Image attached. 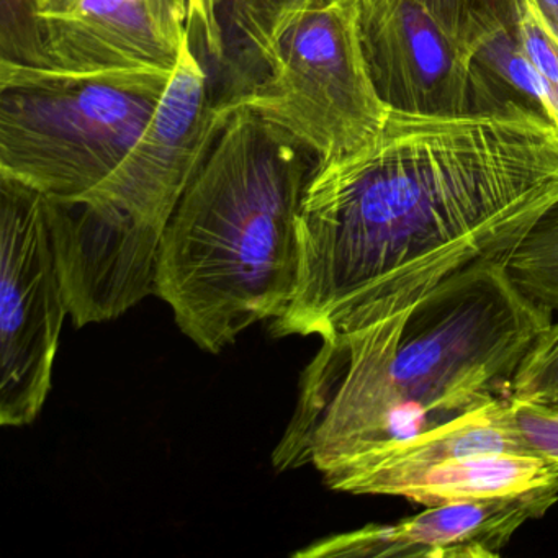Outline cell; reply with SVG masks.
<instances>
[{"instance_id": "cell-6", "label": "cell", "mask_w": 558, "mask_h": 558, "mask_svg": "<svg viewBox=\"0 0 558 558\" xmlns=\"http://www.w3.org/2000/svg\"><path fill=\"white\" fill-rule=\"evenodd\" d=\"M231 113L211 96L207 71L189 38L165 96L129 155L96 191L71 205L136 250L159 257L166 228Z\"/></svg>"}, {"instance_id": "cell-4", "label": "cell", "mask_w": 558, "mask_h": 558, "mask_svg": "<svg viewBox=\"0 0 558 558\" xmlns=\"http://www.w3.org/2000/svg\"><path fill=\"white\" fill-rule=\"evenodd\" d=\"M223 104L272 123L316 161L371 142L390 109L365 60L361 0H280L254 40L243 94Z\"/></svg>"}, {"instance_id": "cell-18", "label": "cell", "mask_w": 558, "mask_h": 558, "mask_svg": "<svg viewBox=\"0 0 558 558\" xmlns=\"http://www.w3.org/2000/svg\"><path fill=\"white\" fill-rule=\"evenodd\" d=\"M192 31H198L208 54L221 63L223 60V35L218 24L217 0H191Z\"/></svg>"}, {"instance_id": "cell-16", "label": "cell", "mask_w": 558, "mask_h": 558, "mask_svg": "<svg viewBox=\"0 0 558 558\" xmlns=\"http://www.w3.org/2000/svg\"><path fill=\"white\" fill-rule=\"evenodd\" d=\"M506 404L527 453L558 465V401L509 395Z\"/></svg>"}, {"instance_id": "cell-17", "label": "cell", "mask_w": 558, "mask_h": 558, "mask_svg": "<svg viewBox=\"0 0 558 558\" xmlns=\"http://www.w3.org/2000/svg\"><path fill=\"white\" fill-rule=\"evenodd\" d=\"M511 395L558 401V319H551L512 380Z\"/></svg>"}, {"instance_id": "cell-3", "label": "cell", "mask_w": 558, "mask_h": 558, "mask_svg": "<svg viewBox=\"0 0 558 558\" xmlns=\"http://www.w3.org/2000/svg\"><path fill=\"white\" fill-rule=\"evenodd\" d=\"M551 323L508 264H482L407 312L372 323L403 400L444 424L511 395L522 361Z\"/></svg>"}, {"instance_id": "cell-2", "label": "cell", "mask_w": 558, "mask_h": 558, "mask_svg": "<svg viewBox=\"0 0 558 558\" xmlns=\"http://www.w3.org/2000/svg\"><path fill=\"white\" fill-rule=\"evenodd\" d=\"M312 153L236 109L179 202L159 251L156 295L202 351L289 310L299 282L296 220Z\"/></svg>"}, {"instance_id": "cell-19", "label": "cell", "mask_w": 558, "mask_h": 558, "mask_svg": "<svg viewBox=\"0 0 558 558\" xmlns=\"http://www.w3.org/2000/svg\"><path fill=\"white\" fill-rule=\"evenodd\" d=\"M548 31L558 40V0H532Z\"/></svg>"}, {"instance_id": "cell-13", "label": "cell", "mask_w": 558, "mask_h": 558, "mask_svg": "<svg viewBox=\"0 0 558 558\" xmlns=\"http://www.w3.org/2000/svg\"><path fill=\"white\" fill-rule=\"evenodd\" d=\"M508 270L525 295L558 313V207L512 254Z\"/></svg>"}, {"instance_id": "cell-11", "label": "cell", "mask_w": 558, "mask_h": 558, "mask_svg": "<svg viewBox=\"0 0 558 558\" xmlns=\"http://www.w3.org/2000/svg\"><path fill=\"white\" fill-rule=\"evenodd\" d=\"M558 488V465L525 453L460 457L427 465L380 470L354 495L398 496L424 506Z\"/></svg>"}, {"instance_id": "cell-12", "label": "cell", "mask_w": 558, "mask_h": 558, "mask_svg": "<svg viewBox=\"0 0 558 558\" xmlns=\"http://www.w3.org/2000/svg\"><path fill=\"white\" fill-rule=\"evenodd\" d=\"M475 57L512 99L537 110L558 129V109L554 96L522 51L514 28L496 32L480 45Z\"/></svg>"}, {"instance_id": "cell-5", "label": "cell", "mask_w": 558, "mask_h": 558, "mask_svg": "<svg viewBox=\"0 0 558 558\" xmlns=\"http://www.w3.org/2000/svg\"><path fill=\"white\" fill-rule=\"evenodd\" d=\"M171 76H71L0 64V178L76 204L129 155Z\"/></svg>"}, {"instance_id": "cell-9", "label": "cell", "mask_w": 558, "mask_h": 558, "mask_svg": "<svg viewBox=\"0 0 558 558\" xmlns=\"http://www.w3.org/2000/svg\"><path fill=\"white\" fill-rule=\"evenodd\" d=\"M53 73H174L192 37L191 0H41Z\"/></svg>"}, {"instance_id": "cell-7", "label": "cell", "mask_w": 558, "mask_h": 558, "mask_svg": "<svg viewBox=\"0 0 558 558\" xmlns=\"http://www.w3.org/2000/svg\"><path fill=\"white\" fill-rule=\"evenodd\" d=\"M70 315L47 197L0 178V424L28 426L53 388Z\"/></svg>"}, {"instance_id": "cell-8", "label": "cell", "mask_w": 558, "mask_h": 558, "mask_svg": "<svg viewBox=\"0 0 558 558\" xmlns=\"http://www.w3.org/2000/svg\"><path fill=\"white\" fill-rule=\"evenodd\" d=\"M361 34L388 109L459 117L518 102L420 0H361Z\"/></svg>"}, {"instance_id": "cell-1", "label": "cell", "mask_w": 558, "mask_h": 558, "mask_svg": "<svg viewBox=\"0 0 558 558\" xmlns=\"http://www.w3.org/2000/svg\"><path fill=\"white\" fill-rule=\"evenodd\" d=\"M557 207L558 129L537 110L390 109L371 142L313 166L295 296L270 332L323 341L407 312L463 270L509 264Z\"/></svg>"}, {"instance_id": "cell-15", "label": "cell", "mask_w": 558, "mask_h": 558, "mask_svg": "<svg viewBox=\"0 0 558 558\" xmlns=\"http://www.w3.org/2000/svg\"><path fill=\"white\" fill-rule=\"evenodd\" d=\"M421 4L470 50H478L496 32L514 28L515 0H420Z\"/></svg>"}, {"instance_id": "cell-14", "label": "cell", "mask_w": 558, "mask_h": 558, "mask_svg": "<svg viewBox=\"0 0 558 558\" xmlns=\"http://www.w3.org/2000/svg\"><path fill=\"white\" fill-rule=\"evenodd\" d=\"M0 64L53 71L41 22V0H0Z\"/></svg>"}, {"instance_id": "cell-10", "label": "cell", "mask_w": 558, "mask_h": 558, "mask_svg": "<svg viewBox=\"0 0 558 558\" xmlns=\"http://www.w3.org/2000/svg\"><path fill=\"white\" fill-rule=\"evenodd\" d=\"M558 501V488L427 506L397 524L331 535L295 557L493 558L532 519Z\"/></svg>"}]
</instances>
